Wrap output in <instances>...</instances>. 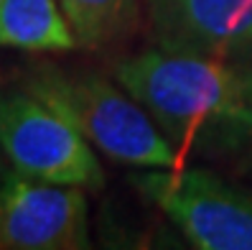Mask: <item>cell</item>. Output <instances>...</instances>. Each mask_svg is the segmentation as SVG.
<instances>
[{
    "label": "cell",
    "instance_id": "cell-1",
    "mask_svg": "<svg viewBox=\"0 0 252 250\" xmlns=\"http://www.w3.org/2000/svg\"><path fill=\"white\" fill-rule=\"evenodd\" d=\"M115 79L173 145L252 133V69L227 59L151 49L117 64Z\"/></svg>",
    "mask_w": 252,
    "mask_h": 250
},
{
    "label": "cell",
    "instance_id": "cell-2",
    "mask_svg": "<svg viewBox=\"0 0 252 250\" xmlns=\"http://www.w3.org/2000/svg\"><path fill=\"white\" fill-rule=\"evenodd\" d=\"M21 84L69 117L92 148L115 164L138 169L179 166V148L117 79L87 69L38 64L26 71Z\"/></svg>",
    "mask_w": 252,
    "mask_h": 250
},
{
    "label": "cell",
    "instance_id": "cell-3",
    "mask_svg": "<svg viewBox=\"0 0 252 250\" xmlns=\"http://www.w3.org/2000/svg\"><path fill=\"white\" fill-rule=\"evenodd\" d=\"M0 148L10 169L36 181L99 189V158L77 125L26 87L0 92Z\"/></svg>",
    "mask_w": 252,
    "mask_h": 250
},
{
    "label": "cell",
    "instance_id": "cell-4",
    "mask_svg": "<svg viewBox=\"0 0 252 250\" xmlns=\"http://www.w3.org/2000/svg\"><path fill=\"white\" fill-rule=\"evenodd\" d=\"M143 197L168 214L199 250H252V194L212 171L145 169L132 176Z\"/></svg>",
    "mask_w": 252,
    "mask_h": 250
},
{
    "label": "cell",
    "instance_id": "cell-5",
    "mask_svg": "<svg viewBox=\"0 0 252 250\" xmlns=\"http://www.w3.org/2000/svg\"><path fill=\"white\" fill-rule=\"evenodd\" d=\"M87 189L36 181L10 169L0 179V248L82 250L90 245Z\"/></svg>",
    "mask_w": 252,
    "mask_h": 250
},
{
    "label": "cell",
    "instance_id": "cell-6",
    "mask_svg": "<svg viewBox=\"0 0 252 250\" xmlns=\"http://www.w3.org/2000/svg\"><path fill=\"white\" fill-rule=\"evenodd\" d=\"M158 49L199 56L252 54V0H148Z\"/></svg>",
    "mask_w": 252,
    "mask_h": 250
},
{
    "label": "cell",
    "instance_id": "cell-7",
    "mask_svg": "<svg viewBox=\"0 0 252 250\" xmlns=\"http://www.w3.org/2000/svg\"><path fill=\"white\" fill-rule=\"evenodd\" d=\"M0 46L31 54L77 49L59 0H0Z\"/></svg>",
    "mask_w": 252,
    "mask_h": 250
},
{
    "label": "cell",
    "instance_id": "cell-8",
    "mask_svg": "<svg viewBox=\"0 0 252 250\" xmlns=\"http://www.w3.org/2000/svg\"><path fill=\"white\" fill-rule=\"evenodd\" d=\"M79 49L117 41L138 16V0H59Z\"/></svg>",
    "mask_w": 252,
    "mask_h": 250
}]
</instances>
